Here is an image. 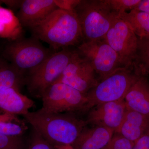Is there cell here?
Wrapping results in <instances>:
<instances>
[{
	"instance_id": "cell-1",
	"label": "cell",
	"mask_w": 149,
	"mask_h": 149,
	"mask_svg": "<svg viewBox=\"0 0 149 149\" xmlns=\"http://www.w3.org/2000/svg\"><path fill=\"white\" fill-rule=\"evenodd\" d=\"M22 116L26 122L54 147L71 146L87 124L72 113L49 112L42 108Z\"/></svg>"
},
{
	"instance_id": "cell-2",
	"label": "cell",
	"mask_w": 149,
	"mask_h": 149,
	"mask_svg": "<svg viewBox=\"0 0 149 149\" xmlns=\"http://www.w3.org/2000/svg\"><path fill=\"white\" fill-rule=\"evenodd\" d=\"M29 29L32 37L47 43L54 51L77 45L83 40L74 10L56 9Z\"/></svg>"
},
{
	"instance_id": "cell-3",
	"label": "cell",
	"mask_w": 149,
	"mask_h": 149,
	"mask_svg": "<svg viewBox=\"0 0 149 149\" xmlns=\"http://www.w3.org/2000/svg\"><path fill=\"white\" fill-rule=\"evenodd\" d=\"M74 10L80 22L83 42L104 39L117 15L105 0L80 1Z\"/></svg>"
},
{
	"instance_id": "cell-4",
	"label": "cell",
	"mask_w": 149,
	"mask_h": 149,
	"mask_svg": "<svg viewBox=\"0 0 149 149\" xmlns=\"http://www.w3.org/2000/svg\"><path fill=\"white\" fill-rule=\"evenodd\" d=\"M54 52L45 47L35 37H22L10 41L6 45L2 57L27 76Z\"/></svg>"
},
{
	"instance_id": "cell-5",
	"label": "cell",
	"mask_w": 149,
	"mask_h": 149,
	"mask_svg": "<svg viewBox=\"0 0 149 149\" xmlns=\"http://www.w3.org/2000/svg\"><path fill=\"white\" fill-rule=\"evenodd\" d=\"M76 51L62 49L55 51L26 77L25 85L32 96L40 98L44 91L61 75Z\"/></svg>"
},
{
	"instance_id": "cell-6",
	"label": "cell",
	"mask_w": 149,
	"mask_h": 149,
	"mask_svg": "<svg viewBox=\"0 0 149 149\" xmlns=\"http://www.w3.org/2000/svg\"><path fill=\"white\" fill-rule=\"evenodd\" d=\"M139 77L130 68L121 67L98 82L86 94L88 104L85 111L108 102L124 100L130 88Z\"/></svg>"
},
{
	"instance_id": "cell-7",
	"label": "cell",
	"mask_w": 149,
	"mask_h": 149,
	"mask_svg": "<svg viewBox=\"0 0 149 149\" xmlns=\"http://www.w3.org/2000/svg\"><path fill=\"white\" fill-rule=\"evenodd\" d=\"M41 98L43 109L56 113L85 111L88 102L85 94L62 83H54L49 86Z\"/></svg>"
},
{
	"instance_id": "cell-8",
	"label": "cell",
	"mask_w": 149,
	"mask_h": 149,
	"mask_svg": "<svg viewBox=\"0 0 149 149\" xmlns=\"http://www.w3.org/2000/svg\"><path fill=\"white\" fill-rule=\"evenodd\" d=\"M104 39L117 54L123 67L130 68L137 58L138 38L129 24L116 15Z\"/></svg>"
},
{
	"instance_id": "cell-9",
	"label": "cell",
	"mask_w": 149,
	"mask_h": 149,
	"mask_svg": "<svg viewBox=\"0 0 149 149\" xmlns=\"http://www.w3.org/2000/svg\"><path fill=\"white\" fill-rule=\"evenodd\" d=\"M77 51L88 61L100 80L123 67L117 54L104 39L83 42Z\"/></svg>"
},
{
	"instance_id": "cell-10",
	"label": "cell",
	"mask_w": 149,
	"mask_h": 149,
	"mask_svg": "<svg viewBox=\"0 0 149 149\" xmlns=\"http://www.w3.org/2000/svg\"><path fill=\"white\" fill-rule=\"evenodd\" d=\"M95 74L88 61L76 50L73 58L54 83H64L86 95L98 83Z\"/></svg>"
},
{
	"instance_id": "cell-11",
	"label": "cell",
	"mask_w": 149,
	"mask_h": 149,
	"mask_svg": "<svg viewBox=\"0 0 149 149\" xmlns=\"http://www.w3.org/2000/svg\"><path fill=\"white\" fill-rule=\"evenodd\" d=\"M127 110L124 100L100 104L91 109L88 113L86 124L106 127L117 130Z\"/></svg>"
},
{
	"instance_id": "cell-12",
	"label": "cell",
	"mask_w": 149,
	"mask_h": 149,
	"mask_svg": "<svg viewBox=\"0 0 149 149\" xmlns=\"http://www.w3.org/2000/svg\"><path fill=\"white\" fill-rule=\"evenodd\" d=\"M57 8L55 0H24L16 16L22 27L30 29Z\"/></svg>"
},
{
	"instance_id": "cell-13",
	"label": "cell",
	"mask_w": 149,
	"mask_h": 149,
	"mask_svg": "<svg viewBox=\"0 0 149 149\" xmlns=\"http://www.w3.org/2000/svg\"><path fill=\"white\" fill-rule=\"evenodd\" d=\"M114 131L106 127H85L71 145L74 149H104L111 141Z\"/></svg>"
},
{
	"instance_id": "cell-14",
	"label": "cell",
	"mask_w": 149,
	"mask_h": 149,
	"mask_svg": "<svg viewBox=\"0 0 149 149\" xmlns=\"http://www.w3.org/2000/svg\"><path fill=\"white\" fill-rule=\"evenodd\" d=\"M149 133V116L127 109L117 133L135 143Z\"/></svg>"
},
{
	"instance_id": "cell-15",
	"label": "cell",
	"mask_w": 149,
	"mask_h": 149,
	"mask_svg": "<svg viewBox=\"0 0 149 149\" xmlns=\"http://www.w3.org/2000/svg\"><path fill=\"white\" fill-rule=\"evenodd\" d=\"M35 103L20 91L13 88L0 89L1 112L23 116L29 112Z\"/></svg>"
},
{
	"instance_id": "cell-16",
	"label": "cell",
	"mask_w": 149,
	"mask_h": 149,
	"mask_svg": "<svg viewBox=\"0 0 149 149\" xmlns=\"http://www.w3.org/2000/svg\"><path fill=\"white\" fill-rule=\"evenodd\" d=\"M127 109L149 116V84L139 77L124 99Z\"/></svg>"
},
{
	"instance_id": "cell-17",
	"label": "cell",
	"mask_w": 149,
	"mask_h": 149,
	"mask_svg": "<svg viewBox=\"0 0 149 149\" xmlns=\"http://www.w3.org/2000/svg\"><path fill=\"white\" fill-rule=\"evenodd\" d=\"M26 77L4 58H0V89L13 88L20 92L25 85Z\"/></svg>"
},
{
	"instance_id": "cell-18",
	"label": "cell",
	"mask_w": 149,
	"mask_h": 149,
	"mask_svg": "<svg viewBox=\"0 0 149 149\" xmlns=\"http://www.w3.org/2000/svg\"><path fill=\"white\" fill-rule=\"evenodd\" d=\"M23 27L12 11L0 6V37L14 40L23 37Z\"/></svg>"
},
{
	"instance_id": "cell-19",
	"label": "cell",
	"mask_w": 149,
	"mask_h": 149,
	"mask_svg": "<svg viewBox=\"0 0 149 149\" xmlns=\"http://www.w3.org/2000/svg\"><path fill=\"white\" fill-rule=\"evenodd\" d=\"M118 15L129 24L139 39L149 38V14L134 9Z\"/></svg>"
},
{
	"instance_id": "cell-20",
	"label": "cell",
	"mask_w": 149,
	"mask_h": 149,
	"mask_svg": "<svg viewBox=\"0 0 149 149\" xmlns=\"http://www.w3.org/2000/svg\"><path fill=\"white\" fill-rule=\"evenodd\" d=\"M26 122L17 115L1 112L0 133L9 136L21 137L28 129Z\"/></svg>"
},
{
	"instance_id": "cell-21",
	"label": "cell",
	"mask_w": 149,
	"mask_h": 149,
	"mask_svg": "<svg viewBox=\"0 0 149 149\" xmlns=\"http://www.w3.org/2000/svg\"><path fill=\"white\" fill-rule=\"evenodd\" d=\"M141 0H105L113 12L117 15L134 9Z\"/></svg>"
},
{
	"instance_id": "cell-22",
	"label": "cell",
	"mask_w": 149,
	"mask_h": 149,
	"mask_svg": "<svg viewBox=\"0 0 149 149\" xmlns=\"http://www.w3.org/2000/svg\"><path fill=\"white\" fill-rule=\"evenodd\" d=\"M24 146L22 136L13 137L0 133V149H24Z\"/></svg>"
},
{
	"instance_id": "cell-23",
	"label": "cell",
	"mask_w": 149,
	"mask_h": 149,
	"mask_svg": "<svg viewBox=\"0 0 149 149\" xmlns=\"http://www.w3.org/2000/svg\"><path fill=\"white\" fill-rule=\"evenodd\" d=\"M137 58L141 61L144 68L149 72V38H138Z\"/></svg>"
},
{
	"instance_id": "cell-24",
	"label": "cell",
	"mask_w": 149,
	"mask_h": 149,
	"mask_svg": "<svg viewBox=\"0 0 149 149\" xmlns=\"http://www.w3.org/2000/svg\"><path fill=\"white\" fill-rule=\"evenodd\" d=\"M134 143L119 134L115 133L107 146L104 149H133Z\"/></svg>"
},
{
	"instance_id": "cell-25",
	"label": "cell",
	"mask_w": 149,
	"mask_h": 149,
	"mask_svg": "<svg viewBox=\"0 0 149 149\" xmlns=\"http://www.w3.org/2000/svg\"><path fill=\"white\" fill-rule=\"evenodd\" d=\"M28 149H56L33 129Z\"/></svg>"
},
{
	"instance_id": "cell-26",
	"label": "cell",
	"mask_w": 149,
	"mask_h": 149,
	"mask_svg": "<svg viewBox=\"0 0 149 149\" xmlns=\"http://www.w3.org/2000/svg\"><path fill=\"white\" fill-rule=\"evenodd\" d=\"M58 8L67 10H73L80 1L75 0H55Z\"/></svg>"
},
{
	"instance_id": "cell-27",
	"label": "cell",
	"mask_w": 149,
	"mask_h": 149,
	"mask_svg": "<svg viewBox=\"0 0 149 149\" xmlns=\"http://www.w3.org/2000/svg\"><path fill=\"white\" fill-rule=\"evenodd\" d=\"M133 149H149V133L136 141Z\"/></svg>"
},
{
	"instance_id": "cell-28",
	"label": "cell",
	"mask_w": 149,
	"mask_h": 149,
	"mask_svg": "<svg viewBox=\"0 0 149 149\" xmlns=\"http://www.w3.org/2000/svg\"><path fill=\"white\" fill-rule=\"evenodd\" d=\"M136 9L149 14V0H141Z\"/></svg>"
},
{
	"instance_id": "cell-29",
	"label": "cell",
	"mask_w": 149,
	"mask_h": 149,
	"mask_svg": "<svg viewBox=\"0 0 149 149\" xmlns=\"http://www.w3.org/2000/svg\"><path fill=\"white\" fill-rule=\"evenodd\" d=\"M56 149H74L70 145L54 147Z\"/></svg>"
}]
</instances>
